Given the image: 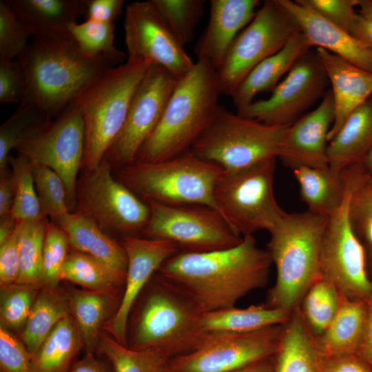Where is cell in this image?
I'll return each mask as SVG.
<instances>
[{"mask_svg": "<svg viewBox=\"0 0 372 372\" xmlns=\"http://www.w3.org/2000/svg\"><path fill=\"white\" fill-rule=\"evenodd\" d=\"M272 260L253 235L231 247L207 252L179 251L158 273L186 293L203 313L235 307L265 287Z\"/></svg>", "mask_w": 372, "mask_h": 372, "instance_id": "1", "label": "cell"}, {"mask_svg": "<svg viewBox=\"0 0 372 372\" xmlns=\"http://www.w3.org/2000/svg\"><path fill=\"white\" fill-rule=\"evenodd\" d=\"M18 60L25 75L21 103L35 106L47 120L56 117L91 83L115 66L103 57L84 54L72 39L33 38Z\"/></svg>", "mask_w": 372, "mask_h": 372, "instance_id": "2", "label": "cell"}, {"mask_svg": "<svg viewBox=\"0 0 372 372\" xmlns=\"http://www.w3.org/2000/svg\"><path fill=\"white\" fill-rule=\"evenodd\" d=\"M220 94L217 70L205 61H197L178 79L159 123L136 161H161L190 149L216 115Z\"/></svg>", "mask_w": 372, "mask_h": 372, "instance_id": "3", "label": "cell"}, {"mask_svg": "<svg viewBox=\"0 0 372 372\" xmlns=\"http://www.w3.org/2000/svg\"><path fill=\"white\" fill-rule=\"evenodd\" d=\"M202 313L186 293L157 272L130 314L127 346L158 349L171 358L189 352L202 337L198 329Z\"/></svg>", "mask_w": 372, "mask_h": 372, "instance_id": "4", "label": "cell"}, {"mask_svg": "<svg viewBox=\"0 0 372 372\" xmlns=\"http://www.w3.org/2000/svg\"><path fill=\"white\" fill-rule=\"evenodd\" d=\"M329 216L307 210L287 213L270 232L268 251L276 268V281L266 306L288 312L322 278L320 248Z\"/></svg>", "mask_w": 372, "mask_h": 372, "instance_id": "5", "label": "cell"}, {"mask_svg": "<svg viewBox=\"0 0 372 372\" xmlns=\"http://www.w3.org/2000/svg\"><path fill=\"white\" fill-rule=\"evenodd\" d=\"M152 64L127 59L107 70L75 99L83 118L85 134L82 168L98 167L125 123L133 95Z\"/></svg>", "mask_w": 372, "mask_h": 372, "instance_id": "6", "label": "cell"}, {"mask_svg": "<svg viewBox=\"0 0 372 372\" xmlns=\"http://www.w3.org/2000/svg\"><path fill=\"white\" fill-rule=\"evenodd\" d=\"M223 172L190 149L161 161H136L118 168L115 177L143 200L151 199L170 205H205L218 211L214 189Z\"/></svg>", "mask_w": 372, "mask_h": 372, "instance_id": "7", "label": "cell"}, {"mask_svg": "<svg viewBox=\"0 0 372 372\" xmlns=\"http://www.w3.org/2000/svg\"><path fill=\"white\" fill-rule=\"evenodd\" d=\"M289 126L267 125L220 105L191 149L223 171H236L279 157Z\"/></svg>", "mask_w": 372, "mask_h": 372, "instance_id": "8", "label": "cell"}, {"mask_svg": "<svg viewBox=\"0 0 372 372\" xmlns=\"http://www.w3.org/2000/svg\"><path fill=\"white\" fill-rule=\"evenodd\" d=\"M276 158L233 172L223 171L214 189L219 213L242 237L259 230L269 233L284 218L273 183Z\"/></svg>", "mask_w": 372, "mask_h": 372, "instance_id": "9", "label": "cell"}, {"mask_svg": "<svg viewBox=\"0 0 372 372\" xmlns=\"http://www.w3.org/2000/svg\"><path fill=\"white\" fill-rule=\"evenodd\" d=\"M85 125L81 110L74 101L56 117L28 131L16 150L32 163L54 171L63 180L70 212L76 207L78 174L85 153Z\"/></svg>", "mask_w": 372, "mask_h": 372, "instance_id": "10", "label": "cell"}, {"mask_svg": "<svg viewBox=\"0 0 372 372\" xmlns=\"http://www.w3.org/2000/svg\"><path fill=\"white\" fill-rule=\"evenodd\" d=\"M104 158L90 170L84 169L76 189V211L92 220L105 232L137 236L150 215L147 203L112 175Z\"/></svg>", "mask_w": 372, "mask_h": 372, "instance_id": "11", "label": "cell"}, {"mask_svg": "<svg viewBox=\"0 0 372 372\" xmlns=\"http://www.w3.org/2000/svg\"><path fill=\"white\" fill-rule=\"evenodd\" d=\"M300 30L296 19L278 0L265 1L238 34L217 71L222 94L231 96L257 65L280 50Z\"/></svg>", "mask_w": 372, "mask_h": 372, "instance_id": "12", "label": "cell"}, {"mask_svg": "<svg viewBox=\"0 0 372 372\" xmlns=\"http://www.w3.org/2000/svg\"><path fill=\"white\" fill-rule=\"evenodd\" d=\"M144 200L150 210L148 223L143 231L146 238L169 240L176 244L182 251L194 253L229 248L242 240L212 207Z\"/></svg>", "mask_w": 372, "mask_h": 372, "instance_id": "13", "label": "cell"}, {"mask_svg": "<svg viewBox=\"0 0 372 372\" xmlns=\"http://www.w3.org/2000/svg\"><path fill=\"white\" fill-rule=\"evenodd\" d=\"M346 182L344 200L329 216L323 235L320 254L321 276L342 298L367 300L372 295V282L366 272L364 249L351 220V189Z\"/></svg>", "mask_w": 372, "mask_h": 372, "instance_id": "14", "label": "cell"}, {"mask_svg": "<svg viewBox=\"0 0 372 372\" xmlns=\"http://www.w3.org/2000/svg\"><path fill=\"white\" fill-rule=\"evenodd\" d=\"M282 328L269 327L242 334L203 335L192 351L170 358L167 372H234L271 358Z\"/></svg>", "mask_w": 372, "mask_h": 372, "instance_id": "15", "label": "cell"}, {"mask_svg": "<svg viewBox=\"0 0 372 372\" xmlns=\"http://www.w3.org/2000/svg\"><path fill=\"white\" fill-rule=\"evenodd\" d=\"M178 79L159 65H150L133 95L123 127L105 156L112 167L121 168L136 161L159 123Z\"/></svg>", "mask_w": 372, "mask_h": 372, "instance_id": "16", "label": "cell"}, {"mask_svg": "<svg viewBox=\"0 0 372 372\" xmlns=\"http://www.w3.org/2000/svg\"><path fill=\"white\" fill-rule=\"evenodd\" d=\"M329 80L317 54L310 49L293 64L266 99L238 111L242 116L271 125H290L321 96Z\"/></svg>", "mask_w": 372, "mask_h": 372, "instance_id": "17", "label": "cell"}, {"mask_svg": "<svg viewBox=\"0 0 372 372\" xmlns=\"http://www.w3.org/2000/svg\"><path fill=\"white\" fill-rule=\"evenodd\" d=\"M128 59L159 65L180 79L195 63L172 33L152 0L127 6L123 21Z\"/></svg>", "mask_w": 372, "mask_h": 372, "instance_id": "18", "label": "cell"}, {"mask_svg": "<svg viewBox=\"0 0 372 372\" xmlns=\"http://www.w3.org/2000/svg\"><path fill=\"white\" fill-rule=\"evenodd\" d=\"M121 243L127 258L124 289L105 329L116 341L127 346L129 317L137 298L162 265L180 249L169 240L138 236H123Z\"/></svg>", "mask_w": 372, "mask_h": 372, "instance_id": "19", "label": "cell"}, {"mask_svg": "<svg viewBox=\"0 0 372 372\" xmlns=\"http://www.w3.org/2000/svg\"><path fill=\"white\" fill-rule=\"evenodd\" d=\"M334 116L333 98L329 91L316 109L288 127L278 158L292 169L328 167L327 136Z\"/></svg>", "mask_w": 372, "mask_h": 372, "instance_id": "20", "label": "cell"}, {"mask_svg": "<svg viewBox=\"0 0 372 372\" xmlns=\"http://www.w3.org/2000/svg\"><path fill=\"white\" fill-rule=\"evenodd\" d=\"M209 19L196 45L197 61H205L217 71L238 34L250 23L258 0H211Z\"/></svg>", "mask_w": 372, "mask_h": 372, "instance_id": "21", "label": "cell"}, {"mask_svg": "<svg viewBox=\"0 0 372 372\" xmlns=\"http://www.w3.org/2000/svg\"><path fill=\"white\" fill-rule=\"evenodd\" d=\"M293 17L311 46L324 49L372 72V50L349 32L322 17L300 0H278Z\"/></svg>", "mask_w": 372, "mask_h": 372, "instance_id": "22", "label": "cell"}, {"mask_svg": "<svg viewBox=\"0 0 372 372\" xmlns=\"http://www.w3.org/2000/svg\"><path fill=\"white\" fill-rule=\"evenodd\" d=\"M316 50L332 88L335 116L327 136L329 142L350 114L372 96V72L324 49Z\"/></svg>", "mask_w": 372, "mask_h": 372, "instance_id": "23", "label": "cell"}, {"mask_svg": "<svg viewBox=\"0 0 372 372\" xmlns=\"http://www.w3.org/2000/svg\"><path fill=\"white\" fill-rule=\"evenodd\" d=\"M6 1L33 38L72 39L70 27L85 12V0Z\"/></svg>", "mask_w": 372, "mask_h": 372, "instance_id": "24", "label": "cell"}, {"mask_svg": "<svg viewBox=\"0 0 372 372\" xmlns=\"http://www.w3.org/2000/svg\"><path fill=\"white\" fill-rule=\"evenodd\" d=\"M311 48L304 34L300 30L290 38L280 50L257 65L231 96L237 110L251 103L258 94L272 92L283 75Z\"/></svg>", "mask_w": 372, "mask_h": 372, "instance_id": "25", "label": "cell"}, {"mask_svg": "<svg viewBox=\"0 0 372 372\" xmlns=\"http://www.w3.org/2000/svg\"><path fill=\"white\" fill-rule=\"evenodd\" d=\"M57 224L65 233L70 245L105 264L125 279L127 268L125 251L92 220L79 212H70Z\"/></svg>", "mask_w": 372, "mask_h": 372, "instance_id": "26", "label": "cell"}, {"mask_svg": "<svg viewBox=\"0 0 372 372\" xmlns=\"http://www.w3.org/2000/svg\"><path fill=\"white\" fill-rule=\"evenodd\" d=\"M372 147V96L353 111L327 146L329 167L337 172L360 161Z\"/></svg>", "mask_w": 372, "mask_h": 372, "instance_id": "27", "label": "cell"}, {"mask_svg": "<svg viewBox=\"0 0 372 372\" xmlns=\"http://www.w3.org/2000/svg\"><path fill=\"white\" fill-rule=\"evenodd\" d=\"M289 312L265 304L251 305L245 309L236 307L202 313L198 323L203 335L242 334L280 325L289 319Z\"/></svg>", "mask_w": 372, "mask_h": 372, "instance_id": "28", "label": "cell"}, {"mask_svg": "<svg viewBox=\"0 0 372 372\" xmlns=\"http://www.w3.org/2000/svg\"><path fill=\"white\" fill-rule=\"evenodd\" d=\"M367 314V300L342 297L335 317L316 341V347L325 358L356 354Z\"/></svg>", "mask_w": 372, "mask_h": 372, "instance_id": "29", "label": "cell"}, {"mask_svg": "<svg viewBox=\"0 0 372 372\" xmlns=\"http://www.w3.org/2000/svg\"><path fill=\"white\" fill-rule=\"evenodd\" d=\"M293 171L307 210L329 216L342 205L347 191L342 172L307 166L296 167Z\"/></svg>", "mask_w": 372, "mask_h": 372, "instance_id": "30", "label": "cell"}, {"mask_svg": "<svg viewBox=\"0 0 372 372\" xmlns=\"http://www.w3.org/2000/svg\"><path fill=\"white\" fill-rule=\"evenodd\" d=\"M273 372H323L325 358L299 315L287 324L275 354Z\"/></svg>", "mask_w": 372, "mask_h": 372, "instance_id": "31", "label": "cell"}, {"mask_svg": "<svg viewBox=\"0 0 372 372\" xmlns=\"http://www.w3.org/2000/svg\"><path fill=\"white\" fill-rule=\"evenodd\" d=\"M83 347L71 315L62 319L32 356V372H68Z\"/></svg>", "mask_w": 372, "mask_h": 372, "instance_id": "32", "label": "cell"}, {"mask_svg": "<svg viewBox=\"0 0 372 372\" xmlns=\"http://www.w3.org/2000/svg\"><path fill=\"white\" fill-rule=\"evenodd\" d=\"M114 296L100 291L74 289L68 296L70 313L87 353H93L98 348L101 329L110 311Z\"/></svg>", "mask_w": 372, "mask_h": 372, "instance_id": "33", "label": "cell"}, {"mask_svg": "<svg viewBox=\"0 0 372 372\" xmlns=\"http://www.w3.org/2000/svg\"><path fill=\"white\" fill-rule=\"evenodd\" d=\"M69 315L68 300L55 289L45 287L37 295L21 333L22 342L32 356L55 326Z\"/></svg>", "mask_w": 372, "mask_h": 372, "instance_id": "34", "label": "cell"}, {"mask_svg": "<svg viewBox=\"0 0 372 372\" xmlns=\"http://www.w3.org/2000/svg\"><path fill=\"white\" fill-rule=\"evenodd\" d=\"M47 218L18 225L20 271L16 283L37 288L43 285V249Z\"/></svg>", "mask_w": 372, "mask_h": 372, "instance_id": "35", "label": "cell"}, {"mask_svg": "<svg viewBox=\"0 0 372 372\" xmlns=\"http://www.w3.org/2000/svg\"><path fill=\"white\" fill-rule=\"evenodd\" d=\"M63 280L79 285L90 291L112 295L118 287L125 284V279L105 264L76 251L68 256L62 272Z\"/></svg>", "mask_w": 372, "mask_h": 372, "instance_id": "36", "label": "cell"}, {"mask_svg": "<svg viewBox=\"0 0 372 372\" xmlns=\"http://www.w3.org/2000/svg\"><path fill=\"white\" fill-rule=\"evenodd\" d=\"M98 349L108 359L114 372H167L171 358L158 349H132L104 334Z\"/></svg>", "mask_w": 372, "mask_h": 372, "instance_id": "37", "label": "cell"}, {"mask_svg": "<svg viewBox=\"0 0 372 372\" xmlns=\"http://www.w3.org/2000/svg\"><path fill=\"white\" fill-rule=\"evenodd\" d=\"M72 40L85 55L103 57L114 65L122 64L126 55L114 43V23L85 19L70 29Z\"/></svg>", "mask_w": 372, "mask_h": 372, "instance_id": "38", "label": "cell"}, {"mask_svg": "<svg viewBox=\"0 0 372 372\" xmlns=\"http://www.w3.org/2000/svg\"><path fill=\"white\" fill-rule=\"evenodd\" d=\"M8 165L11 168L14 184L12 216L18 222L47 218L40 205L31 161L19 153L15 157L10 156Z\"/></svg>", "mask_w": 372, "mask_h": 372, "instance_id": "39", "label": "cell"}, {"mask_svg": "<svg viewBox=\"0 0 372 372\" xmlns=\"http://www.w3.org/2000/svg\"><path fill=\"white\" fill-rule=\"evenodd\" d=\"M161 17L178 40L185 46L194 37L203 13L201 0H152Z\"/></svg>", "mask_w": 372, "mask_h": 372, "instance_id": "40", "label": "cell"}, {"mask_svg": "<svg viewBox=\"0 0 372 372\" xmlns=\"http://www.w3.org/2000/svg\"><path fill=\"white\" fill-rule=\"evenodd\" d=\"M32 170L42 212L56 223L70 213L65 185L49 167L32 163Z\"/></svg>", "mask_w": 372, "mask_h": 372, "instance_id": "41", "label": "cell"}, {"mask_svg": "<svg viewBox=\"0 0 372 372\" xmlns=\"http://www.w3.org/2000/svg\"><path fill=\"white\" fill-rule=\"evenodd\" d=\"M337 289L322 278L309 289L304 300V313L313 331L321 334L328 327L340 306Z\"/></svg>", "mask_w": 372, "mask_h": 372, "instance_id": "42", "label": "cell"}, {"mask_svg": "<svg viewBox=\"0 0 372 372\" xmlns=\"http://www.w3.org/2000/svg\"><path fill=\"white\" fill-rule=\"evenodd\" d=\"M46 121L35 106L19 103L15 112L0 127V170L9 166L10 153L16 149L24 135Z\"/></svg>", "mask_w": 372, "mask_h": 372, "instance_id": "43", "label": "cell"}, {"mask_svg": "<svg viewBox=\"0 0 372 372\" xmlns=\"http://www.w3.org/2000/svg\"><path fill=\"white\" fill-rule=\"evenodd\" d=\"M37 288L13 283L1 286V325L7 329L23 327L37 296Z\"/></svg>", "mask_w": 372, "mask_h": 372, "instance_id": "44", "label": "cell"}, {"mask_svg": "<svg viewBox=\"0 0 372 372\" xmlns=\"http://www.w3.org/2000/svg\"><path fill=\"white\" fill-rule=\"evenodd\" d=\"M69 245L63 229L55 223L48 220L43 249V282L46 288L55 289L62 280Z\"/></svg>", "mask_w": 372, "mask_h": 372, "instance_id": "45", "label": "cell"}, {"mask_svg": "<svg viewBox=\"0 0 372 372\" xmlns=\"http://www.w3.org/2000/svg\"><path fill=\"white\" fill-rule=\"evenodd\" d=\"M31 37L32 35L6 0H1L0 59H18L27 50Z\"/></svg>", "mask_w": 372, "mask_h": 372, "instance_id": "46", "label": "cell"}, {"mask_svg": "<svg viewBox=\"0 0 372 372\" xmlns=\"http://www.w3.org/2000/svg\"><path fill=\"white\" fill-rule=\"evenodd\" d=\"M1 372H32V355L6 328L0 327Z\"/></svg>", "mask_w": 372, "mask_h": 372, "instance_id": "47", "label": "cell"}, {"mask_svg": "<svg viewBox=\"0 0 372 372\" xmlns=\"http://www.w3.org/2000/svg\"><path fill=\"white\" fill-rule=\"evenodd\" d=\"M25 90V75L19 61L0 59V103H21Z\"/></svg>", "mask_w": 372, "mask_h": 372, "instance_id": "48", "label": "cell"}, {"mask_svg": "<svg viewBox=\"0 0 372 372\" xmlns=\"http://www.w3.org/2000/svg\"><path fill=\"white\" fill-rule=\"evenodd\" d=\"M324 19L349 32L358 0H300Z\"/></svg>", "mask_w": 372, "mask_h": 372, "instance_id": "49", "label": "cell"}, {"mask_svg": "<svg viewBox=\"0 0 372 372\" xmlns=\"http://www.w3.org/2000/svg\"><path fill=\"white\" fill-rule=\"evenodd\" d=\"M344 177L351 189L350 217L352 225L361 230L364 224L372 218V185L356 183L348 176Z\"/></svg>", "mask_w": 372, "mask_h": 372, "instance_id": "50", "label": "cell"}, {"mask_svg": "<svg viewBox=\"0 0 372 372\" xmlns=\"http://www.w3.org/2000/svg\"><path fill=\"white\" fill-rule=\"evenodd\" d=\"M19 225V224H18ZM18 226L13 235L0 245V285L16 283L19 276Z\"/></svg>", "mask_w": 372, "mask_h": 372, "instance_id": "51", "label": "cell"}, {"mask_svg": "<svg viewBox=\"0 0 372 372\" xmlns=\"http://www.w3.org/2000/svg\"><path fill=\"white\" fill-rule=\"evenodd\" d=\"M123 0H85V19L114 23L123 11Z\"/></svg>", "mask_w": 372, "mask_h": 372, "instance_id": "52", "label": "cell"}, {"mask_svg": "<svg viewBox=\"0 0 372 372\" xmlns=\"http://www.w3.org/2000/svg\"><path fill=\"white\" fill-rule=\"evenodd\" d=\"M323 372H372L357 355L325 358Z\"/></svg>", "mask_w": 372, "mask_h": 372, "instance_id": "53", "label": "cell"}, {"mask_svg": "<svg viewBox=\"0 0 372 372\" xmlns=\"http://www.w3.org/2000/svg\"><path fill=\"white\" fill-rule=\"evenodd\" d=\"M14 203V184L10 166L0 170V218L11 214Z\"/></svg>", "mask_w": 372, "mask_h": 372, "instance_id": "54", "label": "cell"}, {"mask_svg": "<svg viewBox=\"0 0 372 372\" xmlns=\"http://www.w3.org/2000/svg\"><path fill=\"white\" fill-rule=\"evenodd\" d=\"M344 170L353 182L372 185V147L360 161Z\"/></svg>", "mask_w": 372, "mask_h": 372, "instance_id": "55", "label": "cell"}, {"mask_svg": "<svg viewBox=\"0 0 372 372\" xmlns=\"http://www.w3.org/2000/svg\"><path fill=\"white\" fill-rule=\"evenodd\" d=\"M372 371V295L367 300V314L361 342L356 354Z\"/></svg>", "mask_w": 372, "mask_h": 372, "instance_id": "56", "label": "cell"}, {"mask_svg": "<svg viewBox=\"0 0 372 372\" xmlns=\"http://www.w3.org/2000/svg\"><path fill=\"white\" fill-rule=\"evenodd\" d=\"M349 33L372 50V19L357 13L351 25Z\"/></svg>", "mask_w": 372, "mask_h": 372, "instance_id": "57", "label": "cell"}, {"mask_svg": "<svg viewBox=\"0 0 372 372\" xmlns=\"http://www.w3.org/2000/svg\"><path fill=\"white\" fill-rule=\"evenodd\" d=\"M68 372H111L107 366L95 358L93 353H86L72 364Z\"/></svg>", "mask_w": 372, "mask_h": 372, "instance_id": "58", "label": "cell"}, {"mask_svg": "<svg viewBox=\"0 0 372 372\" xmlns=\"http://www.w3.org/2000/svg\"><path fill=\"white\" fill-rule=\"evenodd\" d=\"M19 223L11 214L0 218V245L13 235Z\"/></svg>", "mask_w": 372, "mask_h": 372, "instance_id": "59", "label": "cell"}, {"mask_svg": "<svg viewBox=\"0 0 372 372\" xmlns=\"http://www.w3.org/2000/svg\"><path fill=\"white\" fill-rule=\"evenodd\" d=\"M270 358L260 360L234 372H273Z\"/></svg>", "mask_w": 372, "mask_h": 372, "instance_id": "60", "label": "cell"}, {"mask_svg": "<svg viewBox=\"0 0 372 372\" xmlns=\"http://www.w3.org/2000/svg\"><path fill=\"white\" fill-rule=\"evenodd\" d=\"M357 6L362 16L372 19V0H358Z\"/></svg>", "mask_w": 372, "mask_h": 372, "instance_id": "61", "label": "cell"}, {"mask_svg": "<svg viewBox=\"0 0 372 372\" xmlns=\"http://www.w3.org/2000/svg\"><path fill=\"white\" fill-rule=\"evenodd\" d=\"M361 231L364 233L367 241L372 247V218L364 224Z\"/></svg>", "mask_w": 372, "mask_h": 372, "instance_id": "62", "label": "cell"}]
</instances>
